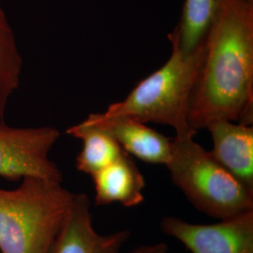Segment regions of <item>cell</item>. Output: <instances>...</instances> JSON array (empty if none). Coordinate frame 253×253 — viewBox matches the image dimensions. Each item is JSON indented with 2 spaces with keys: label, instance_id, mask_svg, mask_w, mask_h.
<instances>
[{
  "label": "cell",
  "instance_id": "obj_4",
  "mask_svg": "<svg viewBox=\"0 0 253 253\" xmlns=\"http://www.w3.org/2000/svg\"><path fill=\"white\" fill-rule=\"evenodd\" d=\"M193 137L172 140L166 164L172 183L190 204L208 217L225 219L253 210V191L217 163Z\"/></svg>",
  "mask_w": 253,
  "mask_h": 253
},
{
  "label": "cell",
  "instance_id": "obj_3",
  "mask_svg": "<svg viewBox=\"0 0 253 253\" xmlns=\"http://www.w3.org/2000/svg\"><path fill=\"white\" fill-rule=\"evenodd\" d=\"M172 54L163 67L140 82L126 99L109 106L105 117L132 118L172 126L175 136L196 134L189 122L190 100L202 62L205 44L192 54H184L175 42ZM206 43V42H205Z\"/></svg>",
  "mask_w": 253,
  "mask_h": 253
},
{
  "label": "cell",
  "instance_id": "obj_5",
  "mask_svg": "<svg viewBox=\"0 0 253 253\" xmlns=\"http://www.w3.org/2000/svg\"><path fill=\"white\" fill-rule=\"evenodd\" d=\"M60 137L54 126L13 127L0 122V176L7 180H21L38 176L62 182L63 174L49 158Z\"/></svg>",
  "mask_w": 253,
  "mask_h": 253
},
{
  "label": "cell",
  "instance_id": "obj_14",
  "mask_svg": "<svg viewBox=\"0 0 253 253\" xmlns=\"http://www.w3.org/2000/svg\"><path fill=\"white\" fill-rule=\"evenodd\" d=\"M169 248L165 243H156V244L143 245L138 247L131 253H168Z\"/></svg>",
  "mask_w": 253,
  "mask_h": 253
},
{
  "label": "cell",
  "instance_id": "obj_8",
  "mask_svg": "<svg viewBox=\"0 0 253 253\" xmlns=\"http://www.w3.org/2000/svg\"><path fill=\"white\" fill-rule=\"evenodd\" d=\"M86 119L108 132L128 155L151 164L166 166L169 163L172 140L145 123L123 117L108 118L103 114H92Z\"/></svg>",
  "mask_w": 253,
  "mask_h": 253
},
{
  "label": "cell",
  "instance_id": "obj_1",
  "mask_svg": "<svg viewBox=\"0 0 253 253\" xmlns=\"http://www.w3.org/2000/svg\"><path fill=\"white\" fill-rule=\"evenodd\" d=\"M218 119L253 124V3L225 0L210 28L191 91L195 131Z\"/></svg>",
  "mask_w": 253,
  "mask_h": 253
},
{
  "label": "cell",
  "instance_id": "obj_2",
  "mask_svg": "<svg viewBox=\"0 0 253 253\" xmlns=\"http://www.w3.org/2000/svg\"><path fill=\"white\" fill-rule=\"evenodd\" d=\"M0 189V253H48L75 197L62 182L25 176Z\"/></svg>",
  "mask_w": 253,
  "mask_h": 253
},
{
  "label": "cell",
  "instance_id": "obj_10",
  "mask_svg": "<svg viewBox=\"0 0 253 253\" xmlns=\"http://www.w3.org/2000/svg\"><path fill=\"white\" fill-rule=\"evenodd\" d=\"M91 177L97 206L118 203L126 208H134L145 201V177L125 151L117 161L91 174Z\"/></svg>",
  "mask_w": 253,
  "mask_h": 253
},
{
  "label": "cell",
  "instance_id": "obj_13",
  "mask_svg": "<svg viewBox=\"0 0 253 253\" xmlns=\"http://www.w3.org/2000/svg\"><path fill=\"white\" fill-rule=\"evenodd\" d=\"M23 71V57L13 29L0 6V120H4L11 96L17 90Z\"/></svg>",
  "mask_w": 253,
  "mask_h": 253
},
{
  "label": "cell",
  "instance_id": "obj_11",
  "mask_svg": "<svg viewBox=\"0 0 253 253\" xmlns=\"http://www.w3.org/2000/svg\"><path fill=\"white\" fill-rule=\"evenodd\" d=\"M225 0H185L179 24L169 34L184 54L204 45Z\"/></svg>",
  "mask_w": 253,
  "mask_h": 253
},
{
  "label": "cell",
  "instance_id": "obj_12",
  "mask_svg": "<svg viewBox=\"0 0 253 253\" xmlns=\"http://www.w3.org/2000/svg\"><path fill=\"white\" fill-rule=\"evenodd\" d=\"M67 133L81 140L83 147L76 158V168L89 175L117 161L124 152L108 132L87 119L69 127Z\"/></svg>",
  "mask_w": 253,
  "mask_h": 253
},
{
  "label": "cell",
  "instance_id": "obj_15",
  "mask_svg": "<svg viewBox=\"0 0 253 253\" xmlns=\"http://www.w3.org/2000/svg\"><path fill=\"white\" fill-rule=\"evenodd\" d=\"M250 1H251V2H252V3H253V0H250Z\"/></svg>",
  "mask_w": 253,
  "mask_h": 253
},
{
  "label": "cell",
  "instance_id": "obj_6",
  "mask_svg": "<svg viewBox=\"0 0 253 253\" xmlns=\"http://www.w3.org/2000/svg\"><path fill=\"white\" fill-rule=\"evenodd\" d=\"M160 226L192 253H253V210L215 224H195L166 216Z\"/></svg>",
  "mask_w": 253,
  "mask_h": 253
},
{
  "label": "cell",
  "instance_id": "obj_9",
  "mask_svg": "<svg viewBox=\"0 0 253 253\" xmlns=\"http://www.w3.org/2000/svg\"><path fill=\"white\" fill-rule=\"evenodd\" d=\"M218 119L208 124L217 163L253 191V126Z\"/></svg>",
  "mask_w": 253,
  "mask_h": 253
},
{
  "label": "cell",
  "instance_id": "obj_7",
  "mask_svg": "<svg viewBox=\"0 0 253 253\" xmlns=\"http://www.w3.org/2000/svg\"><path fill=\"white\" fill-rule=\"evenodd\" d=\"M128 230L100 235L93 225L90 200L76 193L58 235L48 253H120L129 239Z\"/></svg>",
  "mask_w": 253,
  "mask_h": 253
}]
</instances>
